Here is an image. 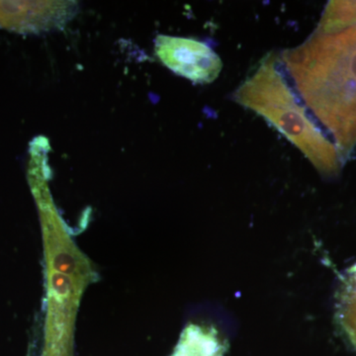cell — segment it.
Here are the masks:
<instances>
[{
    "mask_svg": "<svg viewBox=\"0 0 356 356\" xmlns=\"http://www.w3.org/2000/svg\"><path fill=\"white\" fill-rule=\"evenodd\" d=\"M282 64L308 108L331 134L341 156L356 146V33H316L285 51Z\"/></svg>",
    "mask_w": 356,
    "mask_h": 356,
    "instance_id": "obj_1",
    "label": "cell"
},
{
    "mask_svg": "<svg viewBox=\"0 0 356 356\" xmlns=\"http://www.w3.org/2000/svg\"><path fill=\"white\" fill-rule=\"evenodd\" d=\"M42 222L47 282L42 356H74L79 305L86 290L97 280V273L49 203Z\"/></svg>",
    "mask_w": 356,
    "mask_h": 356,
    "instance_id": "obj_2",
    "label": "cell"
},
{
    "mask_svg": "<svg viewBox=\"0 0 356 356\" xmlns=\"http://www.w3.org/2000/svg\"><path fill=\"white\" fill-rule=\"evenodd\" d=\"M274 54L262 58L259 67L234 93L238 104L252 110L282 134L324 175L341 170V156L334 143L313 120L297 98Z\"/></svg>",
    "mask_w": 356,
    "mask_h": 356,
    "instance_id": "obj_3",
    "label": "cell"
},
{
    "mask_svg": "<svg viewBox=\"0 0 356 356\" xmlns=\"http://www.w3.org/2000/svg\"><path fill=\"white\" fill-rule=\"evenodd\" d=\"M154 48L156 56L166 67L192 83H213L222 72L221 58L204 42L159 35Z\"/></svg>",
    "mask_w": 356,
    "mask_h": 356,
    "instance_id": "obj_4",
    "label": "cell"
},
{
    "mask_svg": "<svg viewBox=\"0 0 356 356\" xmlns=\"http://www.w3.org/2000/svg\"><path fill=\"white\" fill-rule=\"evenodd\" d=\"M226 346L215 329L191 324L185 327L172 356H224Z\"/></svg>",
    "mask_w": 356,
    "mask_h": 356,
    "instance_id": "obj_5",
    "label": "cell"
},
{
    "mask_svg": "<svg viewBox=\"0 0 356 356\" xmlns=\"http://www.w3.org/2000/svg\"><path fill=\"white\" fill-rule=\"evenodd\" d=\"M356 26V1H330L318 23V34L334 35Z\"/></svg>",
    "mask_w": 356,
    "mask_h": 356,
    "instance_id": "obj_6",
    "label": "cell"
},
{
    "mask_svg": "<svg viewBox=\"0 0 356 356\" xmlns=\"http://www.w3.org/2000/svg\"><path fill=\"white\" fill-rule=\"evenodd\" d=\"M339 317L344 331L356 348V266L351 269L341 292Z\"/></svg>",
    "mask_w": 356,
    "mask_h": 356,
    "instance_id": "obj_7",
    "label": "cell"
},
{
    "mask_svg": "<svg viewBox=\"0 0 356 356\" xmlns=\"http://www.w3.org/2000/svg\"><path fill=\"white\" fill-rule=\"evenodd\" d=\"M355 33H356V26H355Z\"/></svg>",
    "mask_w": 356,
    "mask_h": 356,
    "instance_id": "obj_8",
    "label": "cell"
}]
</instances>
